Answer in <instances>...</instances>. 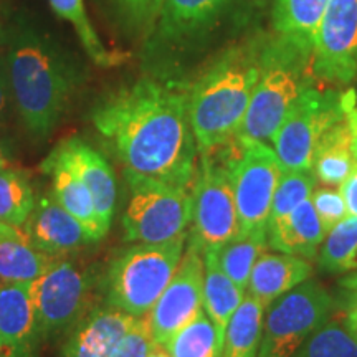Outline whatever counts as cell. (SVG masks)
I'll list each match as a JSON object with an SVG mask.
<instances>
[{"instance_id": "1", "label": "cell", "mask_w": 357, "mask_h": 357, "mask_svg": "<svg viewBox=\"0 0 357 357\" xmlns=\"http://www.w3.org/2000/svg\"><path fill=\"white\" fill-rule=\"evenodd\" d=\"M91 121L124 174L192 189L199 149L184 84L141 78L102 98Z\"/></svg>"}, {"instance_id": "2", "label": "cell", "mask_w": 357, "mask_h": 357, "mask_svg": "<svg viewBox=\"0 0 357 357\" xmlns=\"http://www.w3.org/2000/svg\"><path fill=\"white\" fill-rule=\"evenodd\" d=\"M263 43L229 48L189 88V118L199 153L235 141L260 75Z\"/></svg>"}, {"instance_id": "3", "label": "cell", "mask_w": 357, "mask_h": 357, "mask_svg": "<svg viewBox=\"0 0 357 357\" xmlns=\"http://www.w3.org/2000/svg\"><path fill=\"white\" fill-rule=\"evenodd\" d=\"M8 71L22 123L45 139L68 109L78 86L77 68L50 42L25 33L13 43Z\"/></svg>"}, {"instance_id": "4", "label": "cell", "mask_w": 357, "mask_h": 357, "mask_svg": "<svg viewBox=\"0 0 357 357\" xmlns=\"http://www.w3.org/2000/svg\"><path fill=\"white\" fill-rule=\"evenodd\" d=\"M311 56L310 48L280 33L263 43L260 75L235 139H273L293 102L312 86Z\"/></svg>"}, {"instance_id": "5", "label": "cell", "mask_w": 357, "mask_h": 357, "mask_svg": "<svg viewBox=\"0 0 357 357\" xmlns=\"http://www.w3.org/2000/svg\"><path fill=\"white\" fill-rule=\"evenodd\" d=\"M187 236L167 243H134L111 260L106 270V306L142 318L167 288L184 255Z\"/></svg>"}, {"instance_id": "6", "label": "cell", "mask_w": 357, "mask_h": 357, "mask_svg": "<svg viewBox=\"0 0 357 357\" xmlns=\"http://www.w3.org/2000/svg\"><path fill=\"white\" fill-rule=\"evenodd\" d=\"M357 101L354 89L306 88L273 136V149L283 171H311L316 147L326 131Z\"/></svg>"}, {"instance_id": "7", "label": "cell", "mask_w": 357, "mask_h": 357, "mask_svg": "<svg viewBox=\"0 0 357 357\" xmlns=\"http://www.w3.org/2000/svg\"><path fill=\"white\" fill-rule=\"evenodd\" d=\"M126 182L129 199L123 215L126 242L167 243L187 236L192 190L132 174H126Z\"/></svg>"}, {"instance_id": "8", "label": "cell", "mask_w": 357, "mask_h": 357, "mask_svg": "<svg viewBox=\"0 0 357 357\" xmlns=\"http://www.w3.org/2000/svg\"><path fill=\"white\" fill-rule=\"evenodd\" d=\"M333 298L316 281L306 280L266 310L258 357H294L329 319Z\"/></svg>"}, {"instance_id": "9", "label": "cell", "mask_w": 357, "mask_h": 357, "mask_svg": "<svg viewBox=\"0 0 357 357\" xmlns=\"http://www.w3.org/2000/svg\"><path fill=\"white\" fill-rule=\"evenodd\" d=\"M96 283L91 270L63 257L56 258L33 281L35 314L42 341L73 329L91 311Z\"/></svg>"}, {"instance_id": "10", "label": "cell", "mask_w": 357, "mask_h": 357, "mask_svg": "<svg viewBox=\"0 0 357 357\" xmlns=\"http://www.w3.org/2000/svg\"><path fill=\"white\" fill-rule=\"evenodd\" d=\"M192 184V231L189 240L200 250H218L240 234L238 212L231 185L230 162L222 164L211 153H200Z\"/></svg>"}, {"instance_id": "11", "label": "cell", "mask_w": 357, "mask_h": 357, "mask_svg": "<svg viewBox=\"0 0 357 357\" xmlns=\"http://www.w3.org/2000/svg\"><path fill=\"white\" fill-rule=\"evenodd\" d=\"M235 142L238 144V155L230 160V174L240 231L266 230L283 169L275 149L265 142L253 139H235Z\"/></svg>"}, {"instance_id": "12", "label": "cell", "mask_w": 357, "mask_h": 357, "mask_svg": "<svg viewBox=\"0 0 357 357\" xmlns=\"http://www.w3.org/2000/svg\"><path fill=\"white\" fill-rule=\"evenodd\" d=\"M311 70L336 84L357 79V0H329L312 43Z\"/></svg>"}, {"instance_id": "13", "label": "cell", "mask_w": 357, "mask_h": 357, "mask_svg": "<svg viewBox=\"0 0 357 357\" xmlns=\"http://www.w3.org/2000/svg\"><path fill=\"white\" fill-rule=\"evenodd\" d=\"M204 310V252L189 240L167 288L146 314L155 342L166 344Z\"/></svg>"}, {"instance_id": "14", "label": "cell", "mask_w": 357, "mask_h": 357, "mask_svg": "<svg viewBox=\"0 0 357 357\" xmlns=\"http://www.w3.org/2000/svg\"><path fill=\"white\" fill-rule=\"evenodd\" d=\"M24 227L29 242L53 257H63L96 243L86 227L60 205L53 192L37 199L33 212Z\"/></svg>"}, {"instance_id": "15", "label": "cell", "mask_w": 357, "mask_h": 357, "mask_svg": "<svg viewBox=\"0 0 357 357\" xmlns=\"http://www.w3.org/2000/svg\"><path fill=\"white\" fill-rule=\"evenodd\" d=\"M53 149L78 174L91 192L101 230L108 234L114 215L116 194H118L114 171L108 159L78 136L58 142Z\"/></svg>"}, {"instance_id": "16", "label": "cell", "mask_w": 357, "mask_h": 357, "mask_svg": "<svg viewBox=\"0 0 357 357\" xmlns=\"http://www.w3.org/2000/svg\"><path fill=\"white\" fill-rule=\"evenodd\" d=\"M0 337L13 357H37L33 283H0Z\"/></svg>"}, {"instance_id": "17", "label": "cell", "mask_w": 357, "mask_h": 357, "mask_svg": "<svg viewBox=\"0 0 357 357\" xmlns=\"http://www.w3.org/2000/svg\"><path fill=\"white\" fill-rule=\"evenodd\" d=\"M137 318L114 307H93L71 329L60 357H109Z\"/></svg>"}, {"instance_id": "18", "label": "cell", "mask_w": 357, "mask_h": 357, "mask_svg": "<svg viewBox=\"0 0 357 357\" xmlns=\"http://www.w3.org/2000/svg\"><path fill=\"white\" fill-rule=\"evenodd\" d=\"M357 101L321 137L311 171L323 185L339 187L357 164L356 154Z\"/></svg>"}, {"instance_id": "19", "label": "cell", "mask_w": 357, "mask_h": 357, "mask_svg": "<svg viewBox=\"0 0 357 357\" xmlns=\"http://www.w3.org/2000/svg\"><path fill=\"white\" fill-rule=\"evenodd\" d=\"M312 275V265L306 258L289 253H261L248 280V294L268 310L273 303L305 283Z\"/></svg>"}, {"instance_id": "20", "label": "cell", "mask_w": 357, "mask_h": 357, "mask_svg": "<svg viewBox=\"0 0 357 357\" xmlns=\"http://www.w3.org/2000/svg\"><path fill=\"white\" fill-rule=\"evenodd\" d=\"M42 171L52 177L53 195L60 205H63L71 215L82 222L93 238L100 242L106 234L101 230L100 220H98L91 192L88 190L78 174L60 158L55 149H52V153L43 160Z\"/></svg>"}, {"instance_id": "21", "label": "cell", "mask_w": 357, "mask_h": 357, "mask_svg": "<svg viewBox=\"0 0 357 357\" xmlns=\"http://www.w3.org/2000/svg\"><path fill=\"white\" fill-rule=\"evenodd\" d=\"M268 245L276 252L303 258H314L328 231L324 230L311 197L298 205L284 222L266 230Z\"/></svg>"}, {"instance_id": "22", "label": "cell", "mask_w": 357, "mask_h": 357, "mask_svg": "<svg viewBox=\"0 0 357 357\" xmlns=\"http://www.w3.org/2000/svg\"><path fill=\"white\" fill-rule=\"evenodd\" d=\"M245 298V289L238 288L218 263L217 250L204 252V311L225 336V328L236 307Z\"/></svg>"}, {"instance_id": "23", "label": "cell", "mask_w": 357, "mask_h": 357, "mask_svg": "<svg viewBox=\"0 0 357 357\" xmlns=\"http://www.w3.org/2000/svg\"><path fill=\"white\" fill-rule=\"evenodd\" d=\"M60 257L48 255L26 236L0 238V283H33Z\"/></svg>"}, {"instance_id": "24", "label": "cell", "mask_w": 357, "mask_h": 357, "mask_svg": "<svg viewBox=\"0 0 357 357\" xmlns=\"http://www.w3.org/2000/svg\"><path fill=\"white\" fill-rule=\"evenodd\" d=\"M229 0H164L159 15L160 33L181 38L200 32L217 19Z\"/></svg>"}, {"instance_id": "25", "label": "cell", "mask_w": 357, "mask_h": 357, "mask_svg": "<svg viewBox=\"0 0 357 357\" xmlns=\"http://www.w3.org/2000/svg\"><path fill=\"white\" fill-rule=\"evenodd\" d=\"M263 306L245 294L225 328L222 357H258L263 333Z\"/></svg>"}, {"instance_id": "26", "label": "cell", "mask_w": 357, "mask_h": 357, "mask_svg": "<svg viewBox=\"0 0 357 357\" xmlns=\"http://www.w3.org/2000/svg\"><path fill=\"white\" fill-rule=\"evenodd\" d=\"M329 0H275L276 32L312 50L316 30Z\"/></svg>"}, {"instance_id": "27", "label": "cell", "mask_w": 357, "mask_h": 357, "mask_svg": "<svg viewBox=\"0 0 357 357\" xmlns=\"http://www.w3.org/2000/svg\"><path fill=\"white\" fill-rule=\"evenodd\" d=\"M268 243L266 230L240 231L238 235L223 243L217 250L218 263L222 270L230 276L238 288L247 291L250 273Z\"/></svg>"}, {"instance_id": "28", "label": "cell", "mask_w": 357, "mask_h": 357, "mask_svg": "<svg viewBox=\"0 0 357 357\" xmlns=\"http://www.w3.org/2000/svg\"><path fill=\"white\" fill-rule=\"evenodd\" d=\"M164 346L171 357H222L223 336L202 310Z\"/></svg>"}, {"instance_id": "29", "label": "cell", "mask_w": 357, "mask_h": 357, "mask_svg": "<svg viewBox=\"0 0 357 357\" xmlns=\"http://www.w3.org/2000/svg\"><path fill=\"white\" fill-rule=\"evenodd\" d=\"M35 204L37 199L26 174L10 167L0 169V222L22 229Z\"/></svg>"}, {"instance_id": "30", "label": "cell", "mask_w": 357, "mask_h": 357, "mask_svg": "<svg viewBox=\"0 0 357 357\" xmlns=\"http://www.w3.org/2000/svg\"><path fill=\"white\" fill-rule=\"evenodd\" d=\"M319 266L329 273H357V217L347 215L328 231Z\"/></svg>"}, {"instance_id": "31", "label": "cell", "mask_w": 357, "mask_h": 357, "mask_svg": "<svg viewBox=\"0 0 357 357\" xmlns=\"http://www.w3.org/2000/svg\"><path fill=\"white\" fill-rule=\"evenodd\" d=\"M53 10L60 19L70 22L77 32L79 42L86 50L88 56L100 66H111L119 63L121 56L109 52L98 37L95 26L88 19L83 0H48Z\"/></svg>"}, {"instance_id": "32", "label": "cell", "mask_w": 357, "mask_h": 357, "mask_svg": "<svg viewBox=\"0 0 357 357\" xmlns=\"http://www.w3.org/2000/svg\"><path fill=\"white\" fill-rule=\"evenodd\" d=\"M294 357H357V339L347 318L326 321Z\"/></svg>"}, {"instance_id": "33", "label": "cell", "mask_w": 357, "mask_h": 357, "mask_svg": "<svg viewBox=\"0 0 357 357\" xmlns=\"http://www.w3.org/2000/svg\"><path fill=\"white\" fill-rule=\"evenodd\" d=\"M316 187V176L312 171H283L276 187L273 204L266 230L275 229L289 217L294 208L312 195Z\"/></svg>"}, {"instance_id": "34", "label": "cell", "mask_w": 357, "mask_h": 357, "mask_svg": "<svg viewBox=\"0 0 357 357\" xmlns=\"http://www.w3.org/2000/svg\"><path fill=\"white\" fill-rule=\"evenodd\" d=\"M119 20L131 32H149L159 20L164 0H113Z\"/></svg>"}, {"instance_id": "35", "label": "cell", "mask_w": 357, "mask_h": 357, "mask_svg": "<svg viewBox=\"0 0 357 357\" xmlns=\"http://www.w3.org/2000/svg\"><path fill=\"white\" fill-rule=\"evenodd\" d=\"M311 202L314 205V211L318 213L326 231L333 230L339 222L347 217L346 202L342 199L341 190L333 189L331 185L314 187Z\"/></svg>"}, {"instance_id": "36", "label": "cell", "mask_w": 357, "mask_h": 357, "mask_svg": "<svg viewBox=\"0 0 357 357\" xmlns=\"http://www.w3.org/2000/svg\"><path fill=\"white\" fill-rule=\"evenodd\" d=\"M153 333H151L149 323L146 316L137 318L131 326V329L123 337L118 347L109 357H146L149 354L151 347L154 344Z\"/></svg>"}, {"instance_id": "37", "label": "cell", "mask_w": 357, "mask_h": 357, "mask_svg": "<svg viewBox=\"0 0 357 357\" xmlns=\"http://www.w3.org/2000/svg\"><path fill=\"white\" fill-rule=\"evenodd\" d=\"M339 190H341L342 199L346 202L347 215L357 217V164L346 181L339 185Z\"/></svg>"}, {"instance_id": "38", "label": "cell", "mask_w": 357, "mask_h": 357, "mask_svg": "<svg viewBox=\"0 0 357 357\" xmlns=\"http://www.w3.org/2000/svg\"><path fill=\"white\" fill-rule=\"evenodd\" d=\"M346 318H347V323H349L352 334H354L357 339V298H351L349 310H347Z\"/></svg>"}, {"instance_id": "39", "label": "cell", "mask_w": 357, "mask_h": 357, "mask_svg": "<svg viewBox=\"0 0 357 357\" xmlns=\"http://www.w3.org/2000/svg\"><path fill=\"white\" fill-rule=\"evenodd\" d=\"M6 236H26L25 231L19 229V227L7 225V223L0 222V238H6Z\"/></svg>"}, {"instance_id": "40", "label": "cell", "mask_w": 357, "mask_h": 357, "mask_svg": "<svg viewBox=\"0 0 357 357\" xmlns=\"http://www.w3.org/2000/svg\"><path fill=\"white\" fill-rule=\"evenodd\" d=\"M341 284L347 289L349 298H357V273L346 276V278L341 281Z\"/></svg>"}, {"instance_id": "41", "label": "cell", "mask_w": 357, "mask_h": 357, "mask_svg": "<svg viewBox=\"0 0 357 357\" xmlns=\"http://www.w3.org/2000/svg\"><path fill=\"white\" fill-rule=\"evenodd\" d=\"M146 357H171V354H169L166 346L160 344V342H154L153 347H151L149 354H147Z\"/></svg>"}, {"instance_id": "42", "label": "cell", "mask_w": 357, "mask_h": 357, "mask_svg": "<svg viewBox=\"0 0 357 357\" xmlns=\"http://www.w3.org/2000/svg\"><path fill=\"white\" fill-rule=\"evenodd\" d=\"M8 167V155L6 153V147L2 146L0 142V169H7Z\"/></svg>"}, {"instance_id": "43", "label": "cell", "mask_w": 357, "mask_h": 357, "mask_svg": "<svg viewBox=\"0 0 357 357\" xmlns=\"http://www.w3.org/2000/svg\"><path fill=\"white\" fill-rule=\"evenodd\" d=\"M6 109V91H3L2 82H0V113Z\"/></svg>"}, {"instance_id": "44", "label": "cell", "mask_w": 357, "mask_h": 357, "mask_svg": "<svg viewBox=\"0 0 357 357\" xmlns=\"http://www.w3.org/2000/svg\"><path fill=\"white\" fill-rule=\"evenodd\" d=\"M0 357H13V356L10 354V351L7 349V346L3 344L2 337H0Z\"/></svg>"}, {"instance_id": "45", "label": "cell", "mask_w": 357, "mask_h": 357, "mask_svg": "<svg viewBox=\"0 0 357 357\" xmlns=\"http://www.w3.org/2000/svg\"><path fill=\"white\" fill-rule=\"evenodd\" d=\"M356 154H357V126H356Z\"/></svg>"}]
</instances>
